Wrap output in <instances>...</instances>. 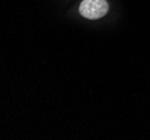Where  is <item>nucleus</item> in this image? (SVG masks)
Returning a JSON list of instances; mask_svg holds the SVG:
<instances>
[{
  "instance_id": "1",
  "label": "nucleus",
  "mask_w": 150,
  "mask_h": 140,
  "mask_svg": "<svg viewBox=\"0 0 150 140\" xmlns=\"http://www.w3.org/2000/svg\"><path fill=\"white\" fill-rule=\"evenodd\" d=\"M79 10L82 16L88 19H99L108 13L109 4L105 0H83Z\"/></svg>"
}]
</instances>
